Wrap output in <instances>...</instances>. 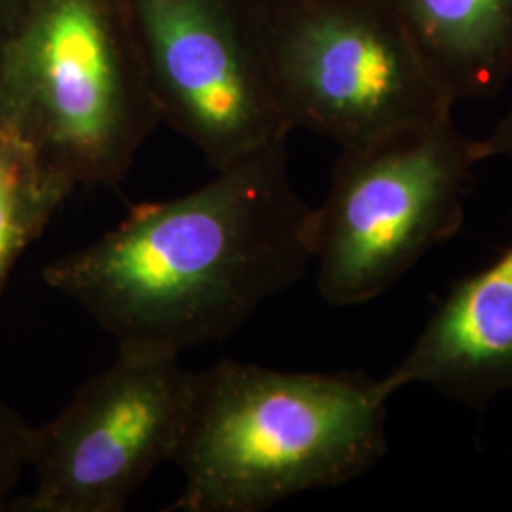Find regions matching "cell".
Segmentation results:
<instances>
[{"label": "cell", "mask_w": 512, "mask_h": 512, "mask_svg": "<svg viewBox=\"0 0 512 512\" xmlns=\"http://www.w3.org/2000/svg\"><path fill=\"white\" fill-rule=\"evenodd\" d=\"M313 207L287 143L219 169L200 188L141 203L107 234L52 260L42 281L116 349L181 357L222 342L313 264Z\"/></svg>", "instance_id": "6da1fadb"}, {"label": "cell", "mask_w": 512, "mask_h": 512, "mask_svg": "<svg viewBox=\"0 0 512 512\" xmlns=\"http://www.w3.org/2000/svg\"><path fill=\"white\" fill-rule=\"evenodd\" d=\"M384 378L222 361L196 372L169 512H260L372 471L389 450Z\"/></svg>", "instance_id": "7a4b0ae2"}, {"label": "cell", "mask_w": 512, "mask_h": 512, "mask_svg": "<svg viewBox=\"0 0 512 512\" xmlns=\"http://www.w3.org/2000/svg\"><path fill=\"white\" fill-rule=\"evenodd\" d=\"M160 124L122 0H37L0 38V128L76 186H118Z\"/></svg>", "instance_id": "3957f363"}, {"label": "cell", "mask_w": 512, "mask_h": 512, "mask_svg": "<svg viewBox=\"0 0 512 512\" xmlns=\"http://www.w3.org/2000/svg\"><path fill=\"white\" fill-rule=\"evenodd\" d=\"M476 165L475 139L454 112L342 148L329 192L313 207L311 268L321 298L334 308L368 304L454 238Z\"/></svg>", "instance_id": "277c9868"}, {"label": "cell", "mask_w": 512, "mask_h": 512, "mask_svg": "<svg viewBox=\"0 0 512 512\" xmlns=\"http://www.w3.org/2000/svg\"><path fill=\"white\" fill-rule=\"evenodd\" d=\"M268 65L293 129L361 147L452 114L389 0H258Z\"/></svg>", "instance_id": "5b68a950"}, {"label": "cell", "mask_w": 512, "mask_h": 512, "mask_svg": "<svg viewBox=\"0 0 512 512\" xmlns=\"http://www.w3.org/2000/svg\"><path fill=\"white\" fill-rule=\"evenodd\" d=\"M158 120L215 171L287 143L258 0H122Z\"/></svg>", "instance_id": "8992f818"}, {"label": "cell", "mask_w": 512, "mask_h": 512, "mask_svg": "<svg viewBox=\"0 0 512 512\" xmlns=\"http://www.w3.org/2000/svg\"><path fill=\"white\" fill-rule=\"evenodd\" d=\"M181 357L116 349L57 416L33 425V490L10 511L120 512L181 446L194 393Z\"/></svg>", "instance_id": "52a82bcc"}, {"label": "cell", "mask_w": 512, "mask_h": 512, "mask_svg": "<svg viewBox=\"0 0 512 512\" xmlns=\"http://www.w3.org/2000/svg\"><path fill=\"white\" fill-rule=\"evenodd\" d=\"M382 378L393 395L421 385L476 410L512 395V239L490 264L454 283Z\"/></svg>", "instance_id": "ba28073f"}, {"label": "cell", "mask_w": 512, "mask_h": 512, "mask_svg": "<svg viewBox=\"0 0 512 512\" xmlns=\"http://www.w3.org/2000/svg\"><path fill=\"white\" fill-rule=\"evenodd\" d=\"M440 88L490 99L512 80V0H389Z\"/></svg>", "instance_id": "9c48e42d"}, {"label": "cell", "mask_w": 512, "mask_h": 512, "mask_svg": "<svg viewBox=\"0 0 512 512\" xmlns=\"http://www.w3.org/2000/svg\"><path fill=\"white\" fill-rule=\"evenodd\" d=\"M74 188L27 141L0 128V296L21 255Z\"/></svg>", "instance_id": "30bf717a"}, {"label": "cell", "mask_w": 512, "mask_h": 512, "mask_svg": "<svg viewBox=\"0 0 512 512\" xmlns=\"http://www.w3.org/2000/svg\"><path fill=\"white\" fill-rule=\"evenodd\" d=\"M33 425L0 395V511H10L23 475L29 471Z\"/></svg>", "instance_id": "8fae6325"}, {"label": "cell", "mask_w": 512, "mask_h": 512, "mask_svg": "<svg viewBox=\"0 0 512 512\" xmlns=\"http://www.w3.org/2000/svg\"><path fill=\"white\" fill-rule=\"evenodd\" d=\"M475 158L478 164L488 160L512 162V101L494 129L486 137L475 139Z\"/></svg>", "instance_id": "7c38bea8"}, {"label": "cell", "mask_w": 512, "mask_h": 512, "mask_svg": "<svg viewBox=\"0 0 512 512\" xmlns=\"http://www.w3.org/2000/svg\"><path fill=\"white\" fill-rule=\"evenodd\" d=\"M37 0H0V38L6 37Z\"/></svg>", "instance_id": "4fadbf2b"}]
</instances>
